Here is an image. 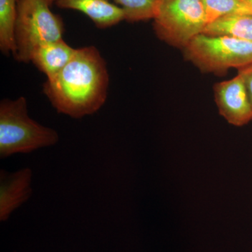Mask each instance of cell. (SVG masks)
<instances>
[{
    "instance_id": "1",
    "label": "cell",
    "mask_w": 252,
    "mask_h": 252,
    "mask_svg": "<svg viewBox=\"0 0 252 252\" xmlns=\"http://www.w3.org/2000/svg\"><path fill=\"white\" fill-rule=\"evenodd\" d=\"M109 84L107 64L94 46L76 49L61 72L47 79L43 91L61 114L81 119L105 103Z\"/></svg>"
},
{
    "instance_id": "2",
    "label": "cell",
    "mask_w": 252,
    "mask_h": 252,
    "mask_svg": "<svg viewBox=\"0 0 252 252\" xmlns=\"http://www.w3.org/2000/svg\"><path fill=\"white\" fill-rule=\"evenodd\" d=\"M59 135L54 129L46 127L28 115L24 97L4 99L0 103V157L28 154L54 146Z\"/></svg>"
},
{
    "instance_id": "3",
    "label": "cell",
    "mask_w": 252,
    "mask_h": 252,
    "mask_svg": "<svg viewBox=\"0 0 252 252\" xmlns=\"http://www.w3.org/2000/svg\"><path fill=\"white\" fill-rule=\"evenodd\" d=\"M50 6L46 0H18L14 57L18 62H31L36 47L63 39L64 23Z\"/></svg>"
},
{
    "instance_id": "4",
    "label": "cell",
    "mask_w": 252,
    "mask_h": 252,
    "mask_svg": "<svg viewBox=\"0 0 252 252\" xmlns=\"http://www.w3.org/2000/svg\"><path fill=\"white\" fill-rule=\"evenodd\" d=\"M154 20L159 38L185 49L207 25L202 0H158Z\"/></svg>"
},
{
    "instance_id": "5",
    "label": "cell",
    "mask_w": 252,
    "mask_h": 252,
    "mask_svg": "<svg viewBox=\"0 0 252 252\" xmlns=\"http://www.w3.org/2000/svg\"><path fill=\"white\" fill-rule=\"evenodd\" d=\"M185 49L189 61L204 72L222 73L252 63V42L230 36L201 33Z\"/></svg>"
},
{
    "instance_id": "6",
    "label": "cell",
    "mask_w": 252,
    "mask_h": 252,
    "mask_svg": "<svg viewBox=\"0 0 252 252\" xmlns=\"http://www.w3.org/2000/svg\"><path fill=\"white\" fill-rule=\"evenodd\" d=\"M220 114L231 125L243 126L252 121V106L240 74L218 83L214 88Z\"/></svg>"
},
{
    "instance_id": "7",
    "label": "cell",
    "mask_w": 252,
    "mask_h": 252,
    "mask_svg": "<svg viewBox=\"0 0 252 252\" xmlns=\"http://www.w3.org/2000/svg\"><path fill=\"white\" fill-rule=\"evenodd\" d=\"M32 171L29 167L14 172H0V220H8L11 214L31 198Z\"/></svg>"
},
{
    "instance_id": "8",
    "label": "cell",
    "mask_w": 252,
    "mask_h": 252,
    "mask_svg": "<svg viewBox=\"0 0 252 252\" xmlns=\"http://www.w3.org/2000/svg\"><path fill=\"white\" fill-rule=\"evenodd\" d=\"M55 4L61 9L84 13L100 29L112 27L126 20L122 8L109 0H56Z\"/></svg>"
},
{
    "instance_id": "9",
    "label": "cell",
    "mask_w": 252,
    "mask_h": 252,
    "mask_svg": "<svg viewBox=\"0 0 252 252\" xmlns=\"http://www.w3.org/2000/svg\"><path fill=\"white\" fill-rule=\"evenodd\" d=\"M75 51L63 39H60L36 47L31 55V62L49 79L67 65Z\"/></svg>"
},
{
    "instance_id": "10",
    "label": "cell",
    "mask_w": 252,
    "mask_h": 252,
    "mask_svg": "<svg viewBox=\"0 0 252 252\" xmlns=\"http://www.w3.org/2000/svg\"><path fill=\"white\" fill-rule=\"evenodd\" d=\"M203 34L226 36L252 42V14L226 16L209 23Z\"/></svg>"
},
{
    "instance_id": "11",
    "label": "cell",
    "mask_w": 252,
    "mask_h": 252,
    "mask_svg": "<svg viewBox=\"0 0 252 252\" xmlns=\"http://www.w3.org/2000/svg\"><path fill=\"white\" fill-rule=\"evenodd\" d=\"M17 3L18 0H0V49L5 55L16 54Z\"/></svg>"
},
{
    "instance_id": "12",
    "label": "cell",
    "mask_w": 252,
    "mask_h": 252,
    "mask_svg": "<svg viewBox=\"0 0 252 252\" xmlns=\"http://www.w3.org/2000/svg\"><path fill=\"white\" fill-rule=\"evenodd\" d=\"M207 23L219 18L238 14H252V7L245 0H202Z\"/></svg>"
},
{
    "instance_id": "13",
    "label": "cell",
    "mask_w": 252,
    "mask_h": 252,
    "mask_svg": "<svg viewBox=\"0 0 252 252\" xmlns=\"http://www.w3.org/2000/svg\"><path fill=\"white\" fill-rule=\"evenodd\" d=\"M125 12L129 22L147 21L154 18L158 0H112Z\"/></svg>"
},
{
    "instance_id": "14",
    "label": "cell",
    "mask_w": 252,
    "mask_h": 252,
    "mask_svg": "<svg viewBox=\"0 0 252 252\" xmlns=\"http://www.w3.org/2000/svg\"><path fill=\"white\" fill-rule=\"evenodd\" d=\"M238 74L243 78L252 106V63L238 69Z\"/></svg>"
},
{
    "instance_id": "15",
    "label": "cell",
    "mask_w": 252,
    "mask_h": 252,
    "mask_svg": "<svg viewBox=\"0 0 252 252\" xmlns=\"http://www.w3.org/2000/svg\"><path fill=\"white\" fill-rule=\"evenodd\" d=\"M46 1L51 6L53 3L56 2V0H46Z\"/></svg>"
},
{
    "instance_id": "16",
    "label": "cell",
    "mask_w": 252,
    "mask_h": 252,
    "mask_svg": "<svg viewBox=\"0 0 252 252\" xmlns=\"http://www.w3.org/2000/svg\"><path fill=\"white\" fill-rule=\"evenodd\" d=\"M245 1H246L247 3H248L252 7V0H245Z\"/></svg>"
}]
</instances>
